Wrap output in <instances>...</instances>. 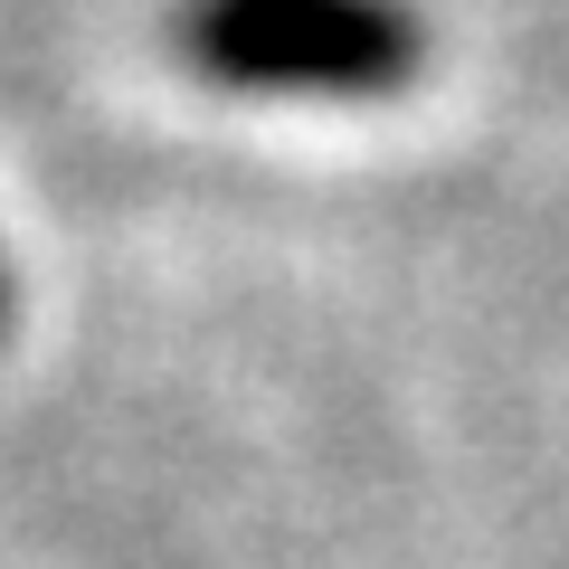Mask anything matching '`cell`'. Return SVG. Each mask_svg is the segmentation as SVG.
Masks as SVG:
<instances>
[{
  "label": "cell",
  "mask_w": 569,
  "mask_h": 569,
  "mask_svg": "<svg viewBox=\"0 0 569 569\" xmlns=\"http://www.w3.org/2000/svg\"><path fill=\"white\" fill-rule=\"evenodd\" d=\"M171 48L190 77L228 86V96L380 104L418 86L427 20L408 0H181Z\"/></svg>",
  "instance_id": "6da1fadb"
},
{
  "label": "cell",
  "mask_w": 569,
  "mask_h": 569,
  "mask_svg": "<svg viewBox=\"0 0 569 569\" xmlns=\"http://www.w3.org/2000/svg\"><path fill=\"white\" fill-rule=\"evenodd\" d=\"M0 332H10V276H0Z\"/></svg>",
  "instance_id": "7a4b0ae2"
}]
</instances>
